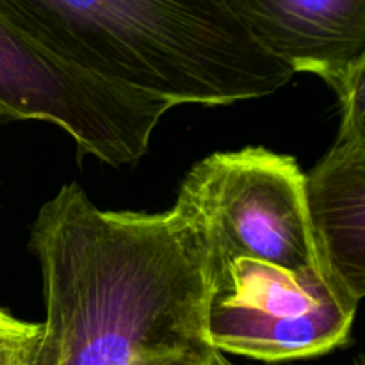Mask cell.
I'll return each instance as SVG.
<instances>
[{"mask_svg":"<svg viewBox=\"0 0 365 365\" xmlns=\"http://www.w3.org/2000/svg\"><path fill=\"white\" fill-rule=\"evenodd\" d=\"M303 184L305 173L294 157L260 146L212 153L196 163L173 209L195 230L207 274L241 259L305 277L323 274Z\"/></svg>","mask_w":365,"mask_h":365,"instance_id":"cell-3","label":"cell"},{"mask_svg":"<svg viewBox=\"0 0 365 365\" xmlns=\"http://www.w3.org/2000/svg\"><path fill=\"white\" fill-rule=\"evenodd\" d=\"M209 365H257V364H239V362H235V360H232L230 356L223 355V353L212 351L210 353ZM266 365H298V364L287 362V364H266ZM351 365H364V356L362 355L356 356V359L351 362Z\"/></svg>","mask_w":365,"mask_h":365,"instance_id":"cell-9","label":"cell"},{"mask_svg":"<svg viewBox=\"0 0 365 365\" xmlns=\"http://www.w3.org/2000/svg\"><path fill=\"white\" fill-rule=\"evenodd\" d=\"M43 324L21 321L0 309V365H41Z\"/></svg>","mask_w":365,"mask_h":365,"instance_id":"cell-8","label":"cell"},{"mask_svg":"<svg viewBox=\"0 0 365 365\" xmlns=\"http://www.w3.org/2000/svg\"><path fill=\"white\" fill-rule=\"evenodd\" d=\"M200 365H209V362H207V364H200Z\"/></svg>","mask_w":365,"mask_h":365,"instance_id":"cell-10","label":"cell"},{"mask_svg":"<svg viewBox=\"0 0 365 365\" xmlns=\"http://www.w3.org/2000/svg\"><path fill=\"white\" fill-rule=\"evenodd\" d=\"M0 11L71 63L170 107L262 98L294 77L228 0H0Z\"/></svg>","mask_w":365,"mask_h":365,"instance_id":"cell-2","label":"cell"},{"mask_svg":"<svg viewBox=\"0 0 365 365\" xmlns=\"http://www.w3.org/2000/svg\"><path fill=\"white\" fill-rule=\"evenodd\" d=\"M257 41L334 91L365 71V0H228Z\"/></svg>","mask_w":365,"mask_h":365,"instance_id":"cell-7","label":"cell"},{"mask_svg":"<svg viewBox=\"0 0 365 365\" xmlns=\"http://www.w3.org/2000/svg\"><path fill=\"white\" fill-rule=\"evenodd\" d=\"M330 152L305 175L307 220L321 273L359 309L365 294V102L341 106Z\"/></svg>","mask_w":365,"mask_h":365,"instance_id":"cell-6","label":"cell"},{"mask_svg":"<svg viewBox=\"0 0 365 365\" xmlns=\"http://www.w3.org/2000/svg\"><path fill=\"white\" fill-rule=\"evenodd\" d=\"M171 107L113 84L32 38L0 11V120L50 121L77 143L78 157L113 168L135 164Z\"/></svg>","mask_w":365,"mask_h":365,"instance_id":"cell-4","label":"cell"},{"mask_svg":"<svg viewBox=\"0 0 365 365\" xmlns=\"http://www.w3.org/2000/svg\"><path fill=\"white\" fill-rule=\"evenodd\" d=\"M46 316L41 365H200L205 257L178 210H102L68 184L31 227Z\"/></svg>","mask_w":365,"mask_h":365,"instance_id":"cell-1","label":"cell"},{"mask_svg":"<svg viewBox=\"0 0 365 365\" xmlns=\"http://www.w3.org/2000/svg\"><path fill=\"white\" fill-rule=\"evenodd\" d=\"M205 337L210 349L262 364L327 355L349 341L356 307L323 274L235 260L207 274Z\"/></svg>","mask_w":365,"mask_h":365,"instance_id":"cell-5","label":"cell"}]
</instances>
